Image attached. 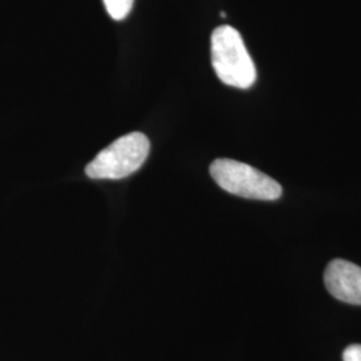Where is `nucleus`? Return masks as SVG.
I'll use <instances>...</instances> for the list:
<instances>
[{
  "label": "nucleus",
  "instance_id": "f257e3e1",
  "mask_svg": "<svg viewBox=\"0 0 361 361\" xmlns=\"http://www.w3.org/2000/svg\"><path fill=\"white\" fill-rule=\"evenodd\" d=\"M212 65L221 82L237 89L252 87L257 78L244 39L231 26L217 27L212 34Z\"/></svg>",
  "mask_w": 361,
  "mask_h": 361
},
{
  "label": "nucleus",
  "instance_id": "f03ea898",
  "mask_svg": "<svg viewBox=\"0 0 361 361\" xmlns=\"http://www.w3.org/2000/svg\"><path fill=\"white\" fill-rule=\"evenodd\" d=\"M150 141L142 133H130L104 147L86 166L91 180H122L142 168Z\"/></svg>",
  "mask_w": 361,
  "mask_h": 361
},
{
  "label": "nucleus",
  "instance_id": "7ed1b4c3",
  "mask_svg": "<svg viewBox=\"0 0 361 361\" xmlns=\"http://www.w3.org/2000/svg\"><path fill=\"white\" fill-rule=\"evenodd\" d=\"M210 176L228 193L259 201H276L283 188L276 180L247 164L219 158L210 165Z\"/></svg>",
  "mask_w": 361,
  "mask_h": 361
},
{
  "label": "nucleus",
  "instance_id": "20e7f679",
  "mask_svg": "<svg viewBox=\"0 0 361 361\" xmlns=\"http://www.w3.org/2000/svg\"><path fill=\"white\" fill-rule=\"evenodd\" d=\"M324 283L332 296L352 305H361V268L359 265L336 258L324 273Z\"/></svg>",
  "mask_w": 361,
  "mask_h": 361
},
{
  "label": "nucleus",
  "instance_id": "39448f33",
  "mask_svg": "<svg viewBox=\"0 0 361 361\" xmlns=\"http://www.w3.org/2000/svg\"><path fill=\"white\" fill-rule=\"evenodd\" d=\"M104 7L114 20H123L129 15L134 0H104Z\"/></svg>",
  "mask_w": 361,
  "mask_h": 361
},
{
  "label": "nucleus",
  "instance_id": "423d86ee",
  "mask_svg": "<svg viewBox=\"0 0 361 361\" xmlns=\"http://www.w3.org/2000/svg\"><path fill=\"white\" fill-rule=\"evenodd\" d=\"M343 361H361V344H352L343 352Z\"/></svg>",
  "mask_w": 361,
  "mask_h": 361
}]
</instances>
